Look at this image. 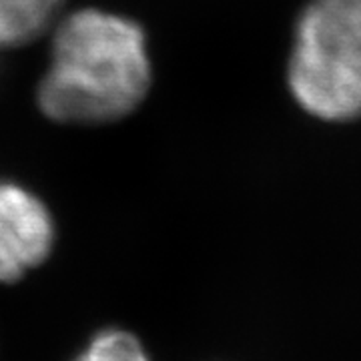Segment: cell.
<instances>
[{
  "mask_svg": "<svg viewBox=\"0 0 361 361\" xmlns=\"http://www.w3.org/2000/svg\"><path fill=\"white\" fill-rule=\"evenodd\" d=\"M51 49L39 104L52 121H118L130 115L151 89L145 32L129 18L94 8L77 11L56 25Z\"/></svg>",
  "mask_w": 361,
  "mask_h": 361,
  "instance_id": "6da1fadb",
  "label": "cell"
},
{
  "mask_svg": "<svg viewBox=\"0 0 361 361\" xmlns=\"http://www.w3.org/2000/svg\"><path fill=\"white\" fill-rule=\"evenodd\" d=\"M287 78L310 115L361 116V0H311L297 23Z\"/></svg>",
  "mask_w": 361,
  "mask_h": 361,
  "instance_id": "7a4b0ae2",
  "label": "cell"
},
{
  "mask_svg": "<svg viewBox=\"0 0 361 361\" xmlns=\"http://www.w3.org/2000/svg\"><path fill=\"white\" fill-rule=\"evenodd\" d=\"M54 243V225L39 197L0 183V281H16L40 265Z\"/></svg>",
  "mask_w": 361,
  "mask_h": 361,
  "instance_id": "3957f363",
  "label": "cell"
},
{
  "mask_svg": "<svg viewBox=\"0 0 361 361\" xmlns=\"http://www.w3.org/2000/svg\"><path fill=\"white\" fill-rule=\"evenodd\" d=\"M65 0H0V49H16L39 39L61 13Z\"/></svg>",
  "mask_w": 361,
  "mask_h": 361,
  "instance_id": "277c9868",
  "label": "cell"
},
{
  "mask_svg": "<svg viewBox=\"0 0 361 361\" xmlns=\"http://www.w3.org/2000/svg\"><path fill=\"white\" fill-rule=\"evenodd\" d=\"M75 361H149V357L137 337L125 331H104Z\"/></svg>",
  "mask_w": 361,
  "mask_h": 361,
  "instance_id": "5b68a950",
  "label": "cell"
}]
</instances>
